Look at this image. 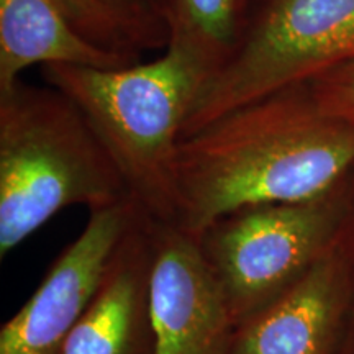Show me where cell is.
I'll list each match as a JSON object with an SVG mask.
<instances>
[{"label":"cell","instance_id":"cell-9","mask_svg":"<svg viewBox=\"0 0 354 354\" xmlns=\"http://www.w3.org/2000/svg\"><path fill=\"white\" fill-rule=\"evenodd\" d=\"M153 238L140 209L59 354H153Z\"/></svg>","mask_w":354,"mask_h":354},{"label":"cell","instance_id":"cell-14","mask_svg":"<svg viewBox=\"0 0 354 354\" xmlns=\"http://www.w3.org/2000/svg\"><path fill=\"white\" fill-rule=\"evenodd\" d=\"M338 245L342 248L344 263H346L349 300L343 333L335 354H354V172L351 176V187H349L348 214L344 216L342 230H339Z\"/></svg>","mask_w":354,"mask_h":354},{"label":"cell","instance_id":"cell-6","mask_svg":"<svg viewBox=\"0 0 354 354\" xmlns=\"http://www.w3.org/2000/svg\"><path fill=\"white\" fill-rule=\"evenodd\" d=\"M131 197L91 212L86 228L53 261L39 286L0 328V354H59L138 215Z\"/></svg>","mask_w":354,"mask_h":354},{"label":"cell","instance_id":"cell-12","mask_svg":"<svg viewBox=\"0 0 354 354\" xmlns=\"http://www.w3.org/2000/svg\"><path fill=\"white\" fill-rule=\"evenodd\" d=\"M81 33L104 50L141 59L169 37L149 0H61Z\"/></svg>","mask_w":354,"mask_h":354},{"label":"cell","instance_id":"cell-4","mask_svg":"<svg viewBox=\"0 0 354 354\" xmlns=\"http://www.w3.org/2000/svg\"><path fill=\"white\" fill-rule=\"evenodd\" d=\"M354 61V0H248L238 46L202 88L183 136Z\"/></svg>","mask_w":354,"mask_h":354},{"label":"cell","instance_id":"cell-3","mask_svg":"<svg viewBox=\"0 0 354 354\" xmlns=\"http://www.w3.org/2000/svg\"><path fill=\"white\" fill-rule=\"evenodd\" d=\"M131 197L82 110L59 88L0 91V258L68 207L94 212Z\"/></svg>","mask_w":354,"mask_h":354},{"label":"cell","instance_id":"cell-13","mask_svg":"<svg viewBox=\"0 0 354 354\" xmlns=\"http://www.w3.org/2000/svg\"><path fill=\"white\" fill-rule=\"evenodd\" d=\"M317 104L354 130V61L307 82Z\"/></svg>","mask_w":354,"mask_h":354},{"label":"cell","instance_id":"cell-1","mask_svg":"<svg viewBox=\"0 0 354 354\" xmlns=\"http://www.w3.org/2000/svg\"><path fill=\"white\" fill-rule=\"evenodd\" d=\"M353 172V128L326 113L307 84L281 88L180 138L174 225L197 238L246 207L326 196Z\"/></svg>","mask_w":354,"mask_h":354},{"label":"cell","instance_id":"cell-2","mask_svg":"<svg viewBox=\"0 0 354 354\" xmlns=\"http://www.w3.org/2000/svg\"><path fill=\"white\" fill-rule=\"evenodd\" d=\"M41 76L82 110L140 209L174 223L177 146L202 88L214 76L209 66L167 44L146 63L117 69L51 64L43 66Z\"/></svg>","mask_w":354,"mask_h":354},{"label":"cell","instance_id":"cell-7","mask_svg":"<svg viewBox=\"0 0 354 354\" xmlns=\"http://www.w3.org/2000/svg\"><path fill=\"white\" fill-rule=\"evenodd\" d=\"M153 238V354H228L233 322L198 243L149 216Z\"/></svg>","mask_w":354,"mask_h":354},{"label":"cell","instance_id":"cell-8","mask_svg":"<svg viewBox=\"0 0 354 354\" xmlns=\"http://www.w3.org/2000/svg\"><path fill=\"white\" fill-rule=\"evenodd\" d=\"M348 300L346 263L336 238L289 289L234 326L228 354H335Z\"/></svg>","mask_w":354,"mask_h":354},{"label":"cell","instance_id":"cell-10","mask_svg":"<svg viewBox=\"0 0 354 354\" xmlns=\"http://www.w3.org/2000/svg\"><path fill=\"white\" fill-rule=\"evenodd\" d=\"M140 61L87 39L61 0H0V91L32 66L117 69Z\"/></svg>","mask_w":354,"mask_h":354},{"label":"cell","instance_id":"cell-5","mask_svg":"<svg viewBox=\"0 0 354 354\" xmlns=\"http://www.w3.org/2000/svg\"><path fill=\"white\" fill-rule=\"evenodd\" d=\"M351 177L326 196L228 214L196 238L233 326L289 289L338 238Z\"/></svg>","mask_w":354,"mask_h":354},{"label":"cell","instance_id":"cell-11","mask_svg":"<svg viewBox=\"0 0 354 354\" xmlns=\"http://www.w3.org/2000/svg\"><path fill=\"white\" fill-rule=\"evenodd\" d=\"M169 43L202 59L212 73L227 63L240 41L248 0H149Z\"/></svg>","mask_w":354,"mask_h":354}]
</instances>
